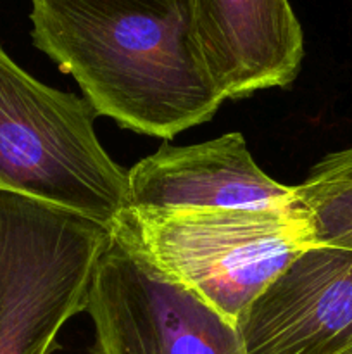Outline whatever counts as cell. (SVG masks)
Here are the masks:
<instances>
[{
    "mask_svg": "<svg viewBox=\"0 0 352 354\" xmlns=\"http://www.w3.org/2000/svg\"><path fill=\"white\" fill-rule=\"evenodd\" d=\"M116 232L238 327L252 303L316 245L300 204L271 209H126Z\"/></svg>",
    "mask_w": 352,
    "mask_h": 354,
    "instance_id": "obj_2",
    "label": "cell"
},
{
    "mask_svg": "<svg viewBox=\"0 0 352 354\" xmlns=\"http://www.w3.org/2000/svg\"><path fill=\"white\" fill-rule=\"evenodd\" d=\"M299 204L295 187L266 175L242 133L162 145L128 169V209H271Z\"/></svg>",
    "mask_w": 352,
    "mask_h": 354,
    "instance_id": "obj_7",
    "label": "cell"
},
{
    "mask_svg": "<svg viewBox=\"0 0 352 354\" xmlns=\"http://www.w3.org/2000/svg\"><path fill=\"white\" fill-rule=\"evenodd\" d=\"M295 190L316 244L352 251V147L324 156Z\"/></svg>",
    "mask_w": 352,
    "mask_h": 354,
    "instance_id": "obj_9",
    "label": "cell"
},
{
    "mask_svg": "<svg viewBox=\"0 0 352 354\" xmlns=\"http://www.w3.org/2000/svg\"><path fill=\"white\" fill-rule=\"evenodd\" d=\"M110 232L69 211L0 192V354H50L86 311Z\"/></svg>",
    "mask_w": 352,
    "mask_h": 354,
    "instance_id": "obj_4",
    "label": "cell"
},
{
    "mask_svg": "<svg viewBox=\"0 0 352 354\" xmlns=\"http://www.w3.org/2000/svg\"><path fill=\"white\" fill-rule=\"evenodd\" d=\"M200 61L221 99L289 86L304 33L289 0H192Z\"/></svg>",
    "mask_w": 352,
    "mask_h": 354,
    "instance_id": "obj_8",
    "label": "cell"
},
{
    "mask_svg": "<svg viewBox=\"0 0 352 354\" xmlns=\"http://www.w3.org/2000/svg\"><path fill=\"white\" fill-rule=\"evenodd\" d=\"M85 97L24 71L0 45V192L113 230L128 209V171L99 142Z\"/></svg>",
    "mask_w": 352,
    "mask_h": 354,
    "instance_id": "obj_3",
    "label": "cell"
},
{
    "mask_svg": "<svg viewBox=\"0 0 352 354\" xmlns=\"http://www.w3.org/2000/svg\"><path fill=\"white\" fill-rule=\"evenodd\" d=\"M245 354H333L352 341V251L313 245L238 322Z\"/></svg>",
    "mask_w": 352,
    "mask_h": 354,
    "instance_id": "obj_6",
    "label": "cell"
},
{
    "mask_svg": "<svg viewBox=\"0 0 352 354\" xmlns=\"http://www.w3.org/2000/svg\"><path fill=\"white\" fill-rule=\"evenodd\" d=\"M333 354H352V341L349 344H345L344 348H340L338 351H335Z\"/></svg>",
    "mask_w": 352,
    "mask_h": 354,
    "instance_id": "obj_10",
    "label": "cell"
},
{
    "mask_svg": "<svg viewBox=\"0 0 352 354\" xmlns=\"http://www.w3.org/2000/svg\"><path fill=\"white\" fill-rule=\"evenodd\" d=\"M31 38L95 116L173 138L224 102L200 61L192 0H30Z\"/></svg>",
    "mask_w": 352,
    "mask_h": 354,
    "instance_id": "obj_1",
    "label": "cell"
},
{
    "mask_svg": "<svg viewBox=\"0 0 352 354\" xmlns=\"http://www.w3.org/2000/svg\"><path fill=\"white\" fill-rule=\"evenodd\" d=\"M86 311L93 354H245L237 325L116 232L93 270Z\"/></svg>",
    "mask_w": 352,
    "mask_h": 354,
    "instance_id": "obj_5",
    "label": "cell"
}]
</instances>
